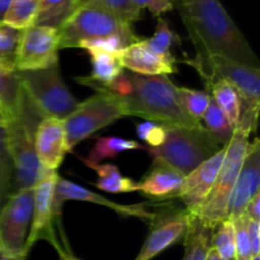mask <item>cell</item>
<instances>
[{"label":"cell","instance_id":"cell-1","mask_svg":"<svg viewBox=\"0 0 260 260\" xmlns=\"http://www.w3.org/2000/svg\"><path fill=\"white\" fill-rule=\"evenodd\" d=\"M175 4L197 50V57L217 56L259 68L250 43L220 0H178Z\"/></svg>","mask_w":260,"mask_h":260},{"label":"cell","instance_id":"cell-2","mask_svg":"<svg viewBox=\"0 0 260 260\" xmlns=\"http://www.w3.org/2000/svg\"><path fill=\"white\" fill-rule=\"evenodd\" d=\"M129 89L118 96L126 116H135L162 126H202L192 118L179 101L177 85L168 75H139L126 73Z\"/></svg>","mask_w":260,"mask_h":260},{"label":"cell","instance_id":"cell-3","mask_svg":"<svg viewBox=\"0 0 260 260\" xmlns=\"http://www.w3.org/2000/svg\"><path fill=\"white\" fill-rule=\"evenodd\" d=\"M45 117L20 85L18 102L5 127L8 146L14 164L12 194L35 187L46 172L38 161L35 149L37 127Z\"/></svg>","mask_w":260,"mask_h":260},{"label":"cell","instance_id":"cell-4","mask_svg":"<svg viewBox=\"0 0 260 260\" xmlns=\"http://www.w3.org/2000/svg\"><path fill=\"white\" fill-rule=\"evenodd\" d=\"M198 71L206 84L225 80L238 90L241 98V112L236 128L251 134L256 131L260 111V68L243 65L226 58L197 57L185 61Z\"/></svg>","mask_w":260,"mask_h":260},{"label":"cell","instance_id":"cell-5","mask_svg":"<svg viewBox=\"0 0 260 260\" xmlns=\"http://www.w3.org/2000/svg\"><path fill=\"white\" fill-rule=\"evenodd\" d=\"M165 140L160 146L146 147L155 165H164L180 174H189L202 162L217 154L223 146L215 141L202 126H164Z\"/></svg>","mask_w":260,"mask_h":260},{"label":"cell","instance_id":"cell-6","mask_svg":"<svg viewBox=\"0 0 260 260\" xmlns=\"http://www.w3.org/2000/svg\"><path fill=\"white\" fill-rule=\"evenodd\" d=\"M249 136L250 134L243 129H235L233 139L226 145L225 157L212 189L208 193L205 202L193 215L203 226L211 230H213L218 223L228 217L229 201L250 142Z\"/></svg>","mask_w":260,"mask_h":260},{"label":"cell","instance_id":"cell-7","mask_svg":"<svg viewBox=\"0 0 260 260\" xmlns=\"http://www.w3.org/2000/svg\"><path fill=\"white\" fill-rule=\"evenodd\" d=\"M57 30L60 50L78 47L84 40L108 36H121L129 43L140 40L135 35L132 24L89 2L81 3Z\"/></svg>","mask_w":260,"mask_h":260},{"label":"cell","instance_id":"cell-8","mask_svg":"<svg viewBox=\"0 0 260 260\" xmlns=\"http://www.w3.org/2000/svg\"><path fill=\"white\" fill-rule=\"evenodd\" d=\"M126 117L121 101L109 91H96L62 119L66 142L70 152L76 145L90 137L96 131Z\"/></svg>","mask_w":260,"mask_h":260},{"label":"cell","instance_id":"cell-9","mask_svg":"<svg viewBox=\"0 0 260 260\" xmlns=\"http://www.w3.org/2000/svg\"><path fill=\"white\" fill-rule=\"evenodd\" d=\"M15 75L46 117L65 119L78 107V99L66 86L58 63L42 70L17 71Z\"/></svg>","mask_w":260,"mask_h":260},{"label":"cell","instance_id":"cell-10","mask_svg":"<svg viewBox=\"0 0 260 260\" xmlns=\"http://www.w3.org/2000/svg\"><path fill=\"white\" fill-rule=\"evenodd\" d=\"M33 212V187L9 197L0 212V250L7 255L25 260V243Z\"/></svg>","mask_w":260,"mask_h":260},{"label":"cell","instance_id":"cell-11","mask_svg":"<svg viewBox=\"0 0 260 260\" xmlns=\"http://www.w3.org/2000/svg\"><path fill=\"white\" fill-rule=\"evenodd\" d=\"M58 174L53 170H46L42 177L38 179L33 187V212L30 221L29 234L25 243V253H29L32 246L38 240H47L55 246L58 254L65 253L56 238L55 226V211H53V201H55V189L57 183Z\"/></svg>","mask_w":260,"mask_h":260},{"label":"cell","instance_id":"cell-12","mask_svg":"<svg viewBox=\"0 0 260 260\" xmlns=\"http://www.w3.org/2000/svg\"><path fill=\"white\" fill-rule=\"evenodd\" d=\"M58 30L46 25H30L22 30L17 53V71L48 69L58 63Z\"/></svg>","mask_w":260,"mask_h":260},{"label":"cell","instance_id":"cell-13","mask_svg":"<svg viewBox=\"0 0 260 260\" xmlns=\"http://www.w3.org/2000/svg\"><path fill=\"white\" fill-rule=\"evenodd\" d=\"M192 217L193 215L187 210L155 215V217L149 221L150 234L135 260H152L170 246L183 240Z\"/></svg>","mask_w":260,"mask_h":260},{"label":"cell","instance_id":"cell-14","mask_svg":"<svg viewBox=\"0 0 260 260\" xmlns=\"http://www.w3.org/2000/svg\"><path fill=\"white\" fill-rule=\"evenodd\" d=\"M66 201H81V202L94 203V205L103 206V207L111 208L117 215H121L123 217H137L141 220L151 221L155 217L156 213L149 212L145 208V205H119V203L113 202L108 198L103 197L102 194H98L95 192L86 189L81 185L75 184L70 180L58 175L57 183H56L55 189V201H53V211H55V218L60 220L61 208Z\"/></svg>","mask_w":260,"mask_h":260},{"label":"cell","instance_id":"cell-15","mask_svg":"<svg viewBox=\"0 0 260 260\" xmlns=\"http://www.w3.org/2000/svg\"><path fill=\"white\" fill-rule=\"evenodd\" d=\"M258 192H260V141L256 137L253 142H249L246 155L229 201L226 218L234 220L244 215L248 203Z\"/></svg>","mask_w":260,"mask_h":260},{"label":"cell","instance_id":"cell-16","mask_svg":"<svg viewBox=\"0 0 260 260\" xmlns=\"http://www.w3.org/2000/svg\"><path fill=\"white\" fill-rule=\"evenodd\" d=\"M225 152L226 146H223L217 154L206 160L200 167H197L193 172L184 177L178 198L183 201L185 210L192 215H194L196 211L205 202L208 193L212 189L213 183L222 165Z\"/></svg>","mask_w":260,"mask_h":260},{"label":"cell","instance_id":"cell-17","mask_svg":"<svg viewBox=\"0 0 260 260\" xmlns=\"http://www.w3.org/2000/svg\"><path fill=\"white\" fill-rule=\"evenodd\" d=\"M35 149L43 169L56 172L60 168L65 155L70 152L62 119L45 117L40 122L36 132Z\"/></svg>","mask_w":260,"mask_h":260},{"label":"cell","instance_id":"cell-18","mask_svg":"<svg viewBox=\"0 0 260 260\" xmlns=\"http://www.w3.org/2000/svg\"><path fill=\"white\" fill-rule=\"evenodd\" d=\"M121 66L134 74L146 76L168 75L177 73L175 58L162 57L150 50L145 40H139L124 47L117 55Z\"/></svg>","mask_w":260,"mask_h":260},{"label":"cell","instance_id":"cell-19","mask_svg":"<svg viewBox=\"0 0 260 260\" xmlns=\"http://www.w3.org/2000/svg\"><path fill=\"white\" fill-rule=\"evenodd\" d=\"M184 175L172 168L152 164V169L139 182V190L147 197L156 200L178 198Z\"/></svg>","mask_w":260,"mask_h":260},{"label":"cell","instance_id":"cell-20","mask_svg":"<svg viewBox=\"0 0 260 260\" xmlns=\"http://www.w3.org/2000/svg\"><path fill=\"white\" fill-rule=\"evenodd\" d=\"M91 60V74L89 76L76 78L79 83L91 86L96 91L106 90L122 73L123 68L117 55L106 52H88Z\"/></svg>","mask_w":260,"mask_h":260},{"label":"cell","instance_id":"cell-21","mask_svg":"<svg viewBox=\"0 0 260 260\" xmlns=\"http://www.w3.org/2000/svg\"><path fill=\"white\" fill-rule=\"evenodd\" d=\"M146 147L135 140L123 139V137L117 136H106V137H96L94 146L91 147V151L86 159L81 160L86 167L89 165L101 164L102 160L104 159H114L118 155L123 152L129 151V150H145Z\"/></svg>","mask_w":260,"mask_h":260},{"label":"cell","instance_id":"cell-22","mask_svg":"<svg viewBox=\"0 0 260 260\" xmlns=\"http://www.w3.org/2000/svg\"><path fill=\"white\" fill-rule=\"evenodd\" d=\"M98 175V180L91 183L98 189L108 193H132L140 188L139 182L122 175L121 170L113 164L89 165Z\"/></svg>","mask_w":260,"mask_h":260},{"label":"cell","instance_id":"cell-23","mask_svg":"<svg viewBox=\"0 0 260 260\" xmlns=\"http://www.w3.org/2000/svg\"><path fill=\"white\" fill-rule=\"evenodd\" d=\"M211 89V96L218 108L226 114L234 127H238L241 112V98L235 88L225 80H212L206 84Z\"/></svg>","mask_w":260,"mask_h":260},{"label":"cell","instance_id":"cell-24","mask_svg":"<svg viewBox=\"0 0 260 260\" xmlns=\"http://www.w3.org/2000/svg\"><path fill=\"white\" fill-rule=\"evenodd\" d=\"M80 3L81 0H40L35 24L58 29Z\"/></svg>","mask_w":260,"mask_h":260},{"label":"cell","instance_id":"cell-25","mask_svg":"<svg viewBox=\"0 0 260 260\" xmlns=\"http://www.w3.org/2000/svg\"><path fill=\"white\" fill-rule=\"evenodd\" d=\"M211 229L203 226L193 216L184 236V256L183 260H205L211 248Z\"/></svg>","mask_w":260,"mask_h":260},{"label":"cell","instance_id":"cell-26","mask_svg":"<svg viewBox=\"0 0 260 260\" xmlns=\"http://www.w3.org/2000/svg\"><path fill=\"white\" fill-rule=\"evenodd\" d=\"M201 123L221 146H226L233 139V135L235 132V127L231 124L226 114L218 108L213 99L211 101L207 111L203 114Z\"/></svg>","mask_w":260,"mask_h":260},{"label":"cell","instance_id":"cell-27","mask_svg":"<svg viewBox=\"0 0 260 260\" xmlns=\"http://www.w3.org/2000/svg\"><path fill=\"white\" fill-rule=\"evenodd\" d=\"M22 30L0 23V70L5 74L17 73V53Z\"/></svg>","mask_w":260,"mask_h":260},{"label":"cell","instance_id":"cell-28","mask_svg":"<svg viewBox=\"0 0 260 260\" xmlns=\"http://www.w3.org/2000/svg\"><path fill=\"white\" fill-rule=\"evenodd\" d=\"M40 0H13L3 23L18 30H24L35 24Z\"/></svg>","mask_w":260,"mask_h":260},{"label":"cell","instance_id":"cell-29","mask_svg":"<svg viewBox=\"0 0 260 260\" xmlns=\"http://www.w3.org/2000/svg\"><path fill=\"white\" fill-rule=\"evenodd\" d=\"M14 164L7 141L5 127H0V212L12 196Z\"/></svg>","mask_w":260,"mask_h":260},{"label":"cell","instance_id":"cell-30","mask_svg":"<svg viewBox=\"0 0 260 260\" xmlns=\"http://www.w3.org/2000/svg\"><path fill=\"white\" fill-rule=\"evenodd\" d=\"M180 38L177 33L170 28L167 20L164 18H157L156 29L152 37L146 38L145 43L151 51H154L157 55L168 58H175L172 53V47L177 42H179Z\"/></svg>","mask_w":260,"mask_h":260},{"label":"cell","instance_id":"cell-31","mask_svg":"<svg viewBox=\"0 0 260 260\" xmlns=\"http://www.w3.org/2000/svg\"><path fill=\"white\" fill-rule=\"evenodd\" d=\"M211 236V246L222 260H235V234L231 220L226 218L218 223Z\"/></svg>","mask_w":260,"mask_h":260},{"label":"cell","instance_id":"cell-32","mask_svg":"<svg viewBox=\"0 0 260 260\" xmlns=\"http://www.w3.org/2000/svg\"><path fill=\"white\" fill-rule=\"evenodd\" d=\"M177 93L179 96V101L187 113L192 118L197 119L201 122L203 114L207 111L210 106L212 96L207 91L194 90V89L184 88V86H177Z\"/></svg>","mask_w":260,"mask_h":260},{"label":"cell","instance_id":"cell-33","mask_svg":"<svg viewBox=\"0 0 260 260\" xmlns=\"http://www.w3.org/2000/svg\"><path fill=\"white\" fill-rule=\"evenodd\" d=\"M84 2L99 5L129 24L141 19V10L135 7L132 0H81V3Z\"/></svg>","mask_w":260,"mask_h":260},{"label":"cell","instance_id":"cell-34","mask_svg":"<svg viewBox=\"0 0 260 260\" xmlns=\"http://www.w3.org/2000/svg\"><path fill=\"white\" fill-rule=\"evenodd\" d=\"M128 45L131 43L121 36H108V37L84 40L79 43L78 47L83 48L86 52H106L111 55H118Z\"/></svg>","mask_w":260,"mask_h":260},{"label":"cell","instance_id":"cell-35","mask_svg":"<svg viewBox=\"0 0 260 260\" xmlns=\"http://www.w3.org/2000/svg\"><path fill=\"white\" fill-rule=\"evenodd\" d=\"M235 234V260H251L250 240L248 234V217L241 215L231 220Z\"/></svg>","mask_w":260,"mask_h":260},{"label":"cell","instance_id":"cell-36","mask_svg":"<svg viewBox=\"0 0 260 260\" xmlns=\"http://www.w3.org/2000/svg\"><path fill=\"white\" fill-rule=\"evenodd\" d=\"M20 91V83L17 75L5 74L0 70V101L9 114L14 109Z\"/></svg>","mask_w":260,"mask_h":260},{"label":"cell","instance_id":"cell-37","mask_svg":"<svg viewBox=\"0 0 260 260\" xmlns=\"http://www.w3.org/2000/svg\"><path fill=\"white\" fill-rule=\"evenodd\" d=\"M137 136L146 142L149 147H157L165 140V127L151 121H144L136 126Z\"/></svg>","mask_w":260,"mask_h":260},{"label":"cell","instance_id":"cell-38","mask_svg":"<svg viewBox=\"0 0 260 260\" xmlns=\"http://www.w3.org/2000/svg\"><path fill=\"white\" fill-rule=\"evenodd\" d=\"M132 3L140 10L149 9V12L156 18L170 12L175 7V0H132Z\"/></svg>","mask_w":260,"mask_h":260},{"label":"cell","instance_id":"cell-39","mask_svg":"<svg viewBox=\"0 0 260 260\" xmlns=\"http://www.w3.org/2000/svg\"><path fill=\"white\" fill-rule=\"evenodd\" d=\"M248 234L250 240L251 255H260V221L248 218Z\"/></svg>","mask_w":260,"mask_h":260},{"label":"cell","instance_id":"cell-40","mask_svg":"<svg viewBox=\"0 0 260 260\" xmlns=\"http://www.w3.org/2000/svg\"><path fill=\"white\" fill-rule=\"evenodd\" d=\"M244 215H246V217L250 220L260 221V192L251 198V201L246 206Z\"/></svg>","mask_w":260,"mask_h":260},{"label":"cell","instance_id":"cell-41","mask_svg":"<svg viewBox=\"0 0 260 260\" xmlns=\"http://www.w3.org/2000/svg\"><path fill=\"white\" fill-rule=\"evenodd\" d=\"M10 114L4 107V104L0 101V127H7L8 122H9Z\"/></svg>","mask_w":260,"mask_h":260},{"label":"cell","instance_id":"cell-42","mask_svg":"<svg viewBox=\"0 0 260 260\" xmlns=\"http://www.w3.org/2000/svg\"><path fill=\"white\" fill-rule=\"evenodd\" d=\"M12 2L13 0H0V23H3V19H4Z\"/></svg>","mask_w":260,"mask_h":260},{"label":"cell","instance_id":"cell-43","mask_svg":"<svg viewBox=\"0 0 260 260\" xmlns=\"http://www.w3.org/2000/svg\"><path fill=\"white\" fill-rule=\"evenodd\" d=\"M205 260H222V259L220 258V255H218L217 251H216L215 249L211 246V248L208 249V253H207V255H206Z\"/></svg>","mask_w":260,"mask_h":260},{"label":"cell","instance_id":"cell-44","mask_svg":"<svg viewBox=\"0 0 260 260\" xmlns=\"http://www.w3.org/2000/svg\"><path fill=\"white\" fill-rule=\"evenodd\" d=\"M0 260H23V259H18V258H14V256L7 255V254L3 253V251L0 250Z\"/></svg>","mask_w":260,"mask_h":260},{"label":"cell","instance_id":"cell-45","mask_svg":"<svg viewBox=\"0 0 260 260\" xmlns=\"http://www.w3.org/2000/svg\"><path fill=\"white\" fill-rule=\"evenodd\" d=\"M60 256H61V260H79V259H76V258H74L73 255H71V254H69V253H62V254H60Z\"/></svg>","mask_w":260,"mask_h":260},{"label":"cell","instance_id":"cell-46","mask_svg":"<svg viewBox=\"0 0 260 260\" xmlns=\"http://www.w3.org/2000/svg\"><path fill=\"white\" fill-rule=\"evenodd\" d=\"M251 260H260V255H258V256H253V258H251Z\"/></svg>","mask_w":260,"mask_h":260},{"label":"cell","instance_id":"cell-47","mask_svg":"<svg viewBox=\"0 0 260 260\" xmlns=\"http://www.w3.org/2000/svg\"><path fill=\"white\" fill-rule=\"evenodd\" d=\"M178 2V0H175V3H177Z\"/></svg>","mask_w":260,"mask_h":260}]
</instances>
